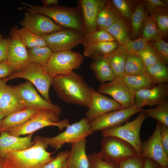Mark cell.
Masks as SVG:
<instances>
[{
	"label": "cell",
	"instance_id": "obj_1",
	"mask_svg": "<svg viewBox=\"0 0 168 168\" xmlns=\"http://www.w3.org/2000/svg\"><path fill=\"white\" fill-rule=\"evenodd\" d=\"M31 147L11 151L0 156L4 168H43L54 159L47 151L48 145L42 137L36 136Z\"/></svg>",
	"mask_w": 168,
	"mask_h": 168
},
{
	"label": "cell",
	"instance_id": "obj_2",
	"mask_svg": "<svg viewBox=\"0 0 168 168\" xmlns=\"http://www.w3.org/2000/svg\"><path fill=\"white\" fill-rule=\"evenodd\" d=\"M58 96L68 103L88 108L90 102L91 87L83 78L73 71L53 77L52 84Z\"/></svg>",
	"mask_w": 168,
	"mask_h": 168
},
{
	"label": "cell",
	"instance_id": "obj_3",
	"mask_svg": "<svg viewBox=\"0 0 168 168\" xmlns=\"http://www.w3.org/2000/svg\"><path fill=\"white\" fill-rule=\"evenodd\" d=\"M25 6L20 9L28 12L39 13L51 19L54 22L64 28L76 30L85 34L82 14L77 7L56 6L45 7L43 6L23 3Z\"/></svg>",
	"mask_w": 168,
	"mask_h": 168
},
{
	"label": "cell",
	"instance_id": "obj_4",
	"mask_svg": "<svg viewBox=\"0 0 168 168\" xmlns=\"http://www.w3.org/2000/svg\"><path fill=\"white\" fill-rule=\"evenodd\" d=\"M59 115L47 109H40L35 114L23 125L8 131L11 135L20 136L33 133L36 131L48 126H55L62 130L69 124L68 119L59 121Z\"/></svg>",
	"mask_w": 168,
	"mask_h": 168
},
{
	"label": "cell",
	"instance_id": "obj_5",
	"mask_svg": "<svg viewBox=\"0 0 168 168\" xmlns=\"http://www.w3.org/2000/svg\"><path fill=\"white\" fill-rule=\"evenodd\" d=\"M7 78L8 80L16 78L28 80L35 85L43 98L51 102L49 91L53 77L46 71L44 67L29 62Z\"/></svg>",
	"mask_w": 168,
	"mask_h": 168
},
{
	"label": "cell",
	"instance_id": "obj_6",
	"mask_svg": "<svg viewBox=\"0 0 168 168\" xmlns=\"http://www.w3.org/2000/svg\"><path fill=\"white\" fill-rule=\"evenodd\" d=\"M83 60V56L77 51L69 50L53 52L44 67L54 77L73 72L80 67Z\"/></svg>",
	"mask_w": 168,
	"mask_h": 168
},
{
	"label": "cell",
	"instance_id": "obj_7",
	"mask_svg": "<svg viewBox=\"0 0 168 168\" xmlns=\"http://www.w3.org/2000/svg\"><path fill=\"white\" fill-rule=\"evenodd\" d=\"M103 136L99 153L104 160L116 165L128 158L139 156L133 147L126 141L114 136Z\"/></svg>",
	"mask_w": 168,
	"mask_h": 168
},
{
	"label": "cell",
	"instance_id": "obj_8",
	"mask_svg": "<svg viewBox=\"0 0 168 168\" xmlns=\"http://www.w3.org/2000/svg\"><path fill=\"white\" fill-rule=\"evenodd\" d=\"M66 130L53 137H42L48 145L57 151L66 143H72L91 135L93 132L91 129L89 122L86 117L79 121L69 124Z\"/></svg>",
	"mask_w": 168,
	"mask_h": 168
},
{
	"label": "cell",
	"instance_id": "obj_9",
	"mask_svg": "<svg viewBox=\"0 0 168 168\" xmlns=\"http://www.w3.org/2000/svg\"><path fill=\"white\" fill-rule=\"evenodd\" d=\"M147 116L144 110L140 112L137 117L123 125L102 131L103 136H113L119 138L128 142L135 149L140 156L141 141L140 132L142 123Z\"/></svg>",
	"mask_w": 168,
	"mask_h": 168
},
{
	"label": "cell",
	"instance_id": "obj_10",
	"mask_svg": "<svg viewBox=\"0 0 168 168\" xmlns=\"http://www.w3.org/2000/svg\"><path fill=\"white\" fill-rule=\"evenodd\" d=\"M135 105L130 107L114 110L96 118L89 122L93 132L103 131L122 125L134 114L143 111Z\"/></svg>",
	"mask_w": 168,
	"mask_h": 168
},
{
	"label": "cell",
	"instance_id": "obj_11",
	"mask_svg": "<svg viewBox=\"0 0 168 168\" xmlns=\"http://www.w3.org/2000/svg\"><path fill=\"white\" fill-rule=\"evenodd\" d=\"M6 62L16 72L29 63L27 49L20 38L16 26L10 28Z\"/></svg>",
	"mask_w": 168,
	"mask_h": 168
},
{
	"label": "cell",
	"instance_id": "obj_12",
	"mask_svg": "<svg viewBox=\"0 0 168 168\" xmlns=\"http://www.w3.org/2000/svg\"><path fill=\"white\" fill-rule=\"evenodd\" d=\"M97 91L111 96L123 109L135 105V92L126 85L122 77H115L109 82L101 84Z\"/></svg>",
	"mask_w": 168,
	"mask_h": 168
},
{
	"label": "cell",
	"instance_id": "obj_13",
	"mask_svg": "<svg viewBox=\"0 0 168 168\" xmlns=\"http://www.w3.org/2000/svg\"><path fill=\"white\" fill-rule=\"evenodd\" d=\"M83 35L76 30L63 28L42 37L53 52L71 50L82 44Z\"/></svg>",
	"mask_w": 168,
	"mask_h": 168
},
{
	"label": "cell",
	"instance_id": "obj_14",
	"mask_svg": "<svg viewBox=\"0 0 168 168\" xmlns=\"http://www.w3.org/2000/svg\"><path fill=\"white\" fill-rule=\"evenodd\" d=\"M160 125V123L157 121L152 135L147 140L141 142L140 156L143 158L152 160L163 168H167L168 156L165 152L161 142Z\"/></svg>",
	"mask_w": 168,
	"mask_h": 168
},
{
	"label": "cell",
	"instance_id": "obj_15",
	"mask_svg": "<svg viewBox=\"0 0 168 168\" xmlns=\"http://www.w3.org/2000/svg\"><path fill=\"white\" fill-rule=\"evenodd\" d=\"M20 24L23 27L42 37L64 28L44 15L28 12L25 13Z\"/></svg>",
	"mask_w": 168,
	"mask_h": 168
},
{
	"label": "cell",
	"instance_id": "obj_16",
	"mask_svg": "<svg viewBox=\"0 0 168 168\" xmlns=\"http://www.w3.org/2000/svg\"><path fill=\"white\" fill-rule=\"evenodd\" d=\"M88 108L85 115L89 122L107 112L123 109L115 100L99 93L92 87H91L90 102Z\"/></svg>",
	"mask_w": 168,
	"mask_h": 168
},
{
	"label": "cell",
	"instance_id": "obj_17",
	"mask_svg": "<svg viewBox=\"0 0 168 168\" xmlns=\"http://www.w3.org/2000/svg\"><path fill=\"white\" fill-rule=\"evenodd\" d=\"M24 101L26 107H33L39 109H47L54 111L60 115L61 108L49 102L38 93L33 84L28 81L15 86Z\"/></svg>",
	"mask_w": 168,
	"mask_h": 168
},
{
	"label": "cell",
	"instance_id": "obj_18",
	"mask_svg": "<svg viewBox=\"0 0 168 168\" xmlns=\"http://www.w3.org/2000/svg\"><path fill=\"white\" fill-rule=\"evenodd\" d=\"M107 2L105 0H80L78 1L77 8L82 15L85 34L97 29L98 16Z\"/></svg>",
	"mask_w": 168,
	"mask_h": 168
},
{
	"label": "cell",
	"instance_id": "obj_19",
	"mask_svg": "<svg viewBox=\"0 0 168 168\" xmlns=\"http://www.w3.org/2000/svg\"><path fill=\"white\" fill-rule=\"evenodd\" d=\"M168 97V83L155 85L151 88L135 92V105L139 108L146 105L152 107L167 99Z\"/></svg>",
	"mask_w": 168,
	"mask_h": 168
},
{
	"label": "cell",
	"instance_id": "obj_20",
	"mask_svg": "<svg viewBox=\"0 0 168 168\" xmlns=\"http://www.w3.org/2000/svg\"><path fill=\"white\" fill-rule=\"evenodd\" d=\"M26 107L15 86L7 85L0 102V113L4 117Z\"/></svg>",
	"mask_w": 168,
	"mask_h": 168
},
{
	"label": "cell",
	"instance_id": "obj_21",
	"mask_svg": "<svg viewBox=\"0 0 168 168\" xmlns=\"http://www.w3.org/2000/svg\"><path fill=\"white\" fill-rule=\"evenodd\" d=\"M0 156L9 152L21 151L31 147L34 142L32 138L33 133L25 137L10 134L8 131L0 133Z\"/></svg>",
	"mask_w": 168,
	"mask_h": 168
},
{
	"label": "cell",
	"instance_id": "obj_22",
	"mask_svg": "<svg viewBox=\"0 0 168 168\" xmlns=\"http://www.w3.org/2000/svg\"><path fill=\"white\" fill-rule=\"evenodd\" d=\"M39 110L33 107H25L5 117L0 122V133L23 125Z\"/></svg>",
	"mask_w": 168,
	"mask_h": 168
},
{
	"label": "cell",
	"instance_id": "obj_23",
	"mask_svg": "<svg viewBox=\"0 0 168 168\" xmlns=\"http://www.w3.org/2000/svg\"><path fill=\"white\" fill-rule=\"evenodd\" d=\"M86 138L71 143L67 160V168H89V162L86 151Z\"/></svg>",
	"mask_w": 168,
	"mask_h": 168
},
{
	"label": "cell",
	"instance_id": "obj_24",
	"mask_svg": "<svg viewBox=\"0 0 168 168\" xmlns=\"http://www.w3.org/2000/svg\"><path fill=\"white\" fill-rule=\"evenodd\" d=\"M92 59L89 68L99 82L102 84L104 83L111 81L115 77L105 56H96Z\"/></svg>",
	"mask_w": 168,
	"mask_h": 168
},
{
	"label": "cell",
	"instance_id": "obj_25",
	"mask_svg": "<svg viewBox=\"0 0 168 168\" xmlns=\"http://www.w3.org/2000/svg\"><path fill=\"white\" fill-rule=\"evenodd\" d=\"M121 18L111 1H107L96 20L97 29L106 30Z\"/></svg>",
	"mask_w": 168,
	"mask_h": 168
},
{
	"label": "cell",
	"instance_id": "obj_26",
	"mask_svg": "<svg viewBox=\"0 0 168 168\" xmlns=\"http://www.w3.org/2000/svg\"><path fill=\"white\" fill-rule=\"evenodd\" d=\"M83 45L84 55L92 58L96 56L107 55L117 49L119 44L114 41L91 43Z\"/></svg>",
	"mask_w": 168,
	"mask_h": 168
},
{
	"label": "cell",
	"instance_id": "obj_27",
	"mask_svg": "<svg viewBox=\"0 0 168 168\" xmlns=\"http://www.w3.org/2000/svg\"><path fill=\"white\" fill-rule=\"evenodd\" d=\"M146 73L153 86L168 83V68L166 65L162 62L146 68Z\"/></svg>",
	"mask_w": 168,
	"mask_h": 168
},
{
	"label": "cell",
	"instance_id": "obj_28",
	"mask_svg": "<svg viewBox=\"0 0 168 168\" xmlns=\"http://www.w3.org/2000/svg\"><path fill=\"white\" fill-rule=\"evenodd\" d=\"M127 55L124 52L117 48L105 56L115 77H122L124 75L125 65Z\"/></svg>",
	"mask_w": 168,
	"mask_h": 168
},
{
	"label": "cell",
	"instance_id": "obj_29",
	"mask_svg": "<svg viewBox=\"0 0 168 168\" xmlns=\"http://www.w3.org/2000/svg\"><path fill=\"white\" fill-rule=\"evenodd\" d=\"M122 78L126 85L134 92L142 89L151 88L153 86L146 73L138 75L125 74Z\"/></svg>",
	"mask_w": 168,
	"mask_h": 168
},
{
	"label": "cell",
	"instance_id": "obj_30",
	"mask_svg": "<svg viewBox=\"0 0 168 168\" xmlns=\"http://www.w3.org/2000/svg\"><path fill=\"white\" fill-rule=\"evenodd\" d=\"M29 61L45 67L53 52L48 46L37 47L27 49Z\"/></svg>",
	"mask_w": 168,
	"mask_h": 168
},
{
	"label": "cell",
	"instance_id": "obj_31",
	"mask_svg": "<svg viewBox=\"0 0 168 168\" xmlns=\"http://www.w3.org/2000/svg\"><path fill=\"white\" fill-rule=\"evenodd\" d=\"M147 117L157 120L161 124L168 127V100L161 102L153 108L144 110Z\"/></svg>",
	"mask_w": 168,
	"mask_h": 168
},
{
	"label": "cell",
	"instance_id": "obj_32",
	"mask_svg": "<svg viewBox=\"0 0 168 168\" xmlns=\"http://www.w3.org/2000/svg\"><path fill=\"white\" fill-rule=\"evenodd\" d=\"M18 33L27 49L37 47L48 46L43 37L38 35L24 27L18 29Z\"/></svg>",
	"mask_w": 168,
	"mask_h": 168
},
{
	"label": "cell",
	"instance_id": "obj_33",
	"mask_svg": "<svg viewBox=\"0 0 168 168\" xmlns=\"http://www.w3.org/2000/svg\"><path fill=\"white\" fill-rule=\"evenodd\" d=\"M106 30L112 36L119 45L124 44L130 40L128 37L127 25L122 18Z\"/></svg>",
	"mask_w": 168,
	"mask_h": 168
},
{
	"label": "cell",
	"instance_id": "obj_34",
	"mask_svg": "<svg viewBox=\"0 0 168 168\" xmlns=\"http://www.w3.org/2000/svg\"><path fill=\"white\" fill-rule=\"evenodd\" d=\"M146 73V67L136 54L128 55L124 68V75H138Z\"/></svg>",
	"mask_w": 168,
	"mask_h": 168
},
{
	"label": "cell",
	"instance_id": "obj_35",
	"mask_svg": "<svg viewBox=\"0 0 168 168\" xmlns=\"http://www.w3.org/2000/svg\"><path fill=\"white\" fill-rule=\"evenodd\" d=\"M142 29V38L148 41H155L161 38L162 35L157 27L155 19L152 16H147L144 21Z\"/></svg>",
	"mask_w": 168,
	"mask_h": 168
},
{
	"label": "cell",
	"instance_id": "obj_36",
	"mask_svg": "<svg viewBox=\"0 0 168 168\" xmlns=\"http://www.w3.org/2000/svg\"><path fill=\"white\" fill-rule=\"evenodd\" d=\"M146 16L144 5L139 4L135 8L130 19L132 33L134 37H137L140 34Z\"/></svg>",
	"mask_w": 168,
	"mask_h": 168
},
{
	"label": "cell",
	"instance_id": "obj_37",
	"mask_svg": "<svg viewBox=\"0 0 168 168\" xmlns=\"http://www.w3.org/2000/svg\"><path fill=\"white\" fill-rule=\"evenodd\" d=\"M114 41H116L114 38L106 30L96 29L84 35L82 44Z\"/></svg>",
	"mask_w": 168,
	"mask_h": 168
},
{
	"label": "cell",
	"instance_id": "obj_38",
	"mask_svg": "<svg viewBox=\"0 0 168 168\" xmlns=\"http://www.w3.org/2000/svg\"><path fill=\"white\" fill-rule=\"evenodd\" d=\"M149 45L148 41L140 37L134 40H130L124 44L119 45L118 48L128 55L136 54Z\"/></svg>",
	"mask_w": 168,
	"mask_h": 168
},
{
	"label": "cell",
	"instance_id": "obj_39",
	"mask_svg": "<svg viewBox=\"0 0 168 168\" xmlns=\"http://www.w3.org/2000/svg\"><path fill=\"white\" fill-rule=\"evenodd\" d=\"M136 54L141 59L146 68L161 62L150 45L146 48L139 51Z\"/></svg>",
	"mask_w": 168,
	"mask_h": 168
},
{
	"label": "cell",
	"instance_id": "obj_40",
	"mask_svg": "<svg viewBox=\"0 0 168 168\" xmlns=\"http://www.w3.org/2000/svg\"><path fill=\"white\" fill-rule=\"evenodd\" d=\"M160 60L167 66L168 64V44L161 38L151 43L150 46Z\"/></svg>",
	"mask_w": 168,
	"mask_h": 168
},
{
	"label": "cell",
	"instance_id": "obj_41",
	"mask_svg": "<svg viewBox=\"0 0 168 168\" xmlns=\"http://www.w3.org/2000/svg\"><path fill=\"white\" fill-rule=\"evenodd\" d=\"M89 168H116V165L104 160L99 153L88 156Z\"/></svg>",
	"mask_w": 168,
	"mask_h": 168
},
{
	"label": "cell",
	"instance_id": "obj_42",
	"mask_svg": "<svg viewBox=\"0 0 168 168\" xmlns=\"http://www.w3.org/2000/svg\"><path fill=\"white\" fill-rule=\"evenodd\" d=\"M69 152L68 150L59 152L43 168H67V160Z\"/></svg>",
	"mask_w": 168,
	"mask_h": 168
},
{
	"label": "cell",
	"instance_id": "obj_43",
	"mask_svg": "<svg viewBox=\"0 0 168 168\" xmlns=\"http://www.w3.org/2000/svg\"><path fill=\"white\" fill-rule=\"evenodd\" d=\"M158 28L161 35L166 34L168 31V16L163 10L159 11L152 16Z\"/></svg>",
	"mask_w": 168,
	"mask_h": 168
},
{
	"label": "cell",
	"instance_id": "obj_44",
	"mask_svg": "<svg viewBox=\"0 0 168 168\" xmlns=\"http://www.w3.org/2000/svg\"><path fill=\"white\" fill-rule=\"evenodd\" d=\"M118 168H143L144 158L137 156L127 158L118 164Z\"/></svg>",
	"mask_w": 168,
	"mask_h": 168
},
{
	"label": "cell",
	"instance_id": "obj_45",
	"mask_svg": "<svg viewBox=\"0 0 168 168\" xmlns=\"http://www.w3.org/2000/svg\"><path fill=\"white\" fill-rule=\"evenodd\" d=\"M114 6L124 16L130 19L133 12L129 3L125 0H111Z\"/></svg>",
	"mask_w": 168,
	"mask_h": 168
},
{
	"label": "cell",
	"instance_id": "obj_46",
	"mask_svg": "<svg viewBox=\"0 0 168 168\" xmlns=\"http://www.w3.org/2000/svg\"><path fill=\"white\" fill-rule=\"evenodd\" d=\"M144 2V6L151 16L167 7L165 3L160 0H146Z\"/></svg>",
	"mask_w": 168,
	"mask_h": 168
},
{
	"label": "cell",
	"instance_id": "obj_47",
	"mask_svg": "<svg viewBox=\"0 0 168 168\" xmlns=\"http://www.w3.org/2000/svg\"><path fill=\"white\" fill-rule=\"evenodd\" d=\"M15 72L14 69L6 62L0 63V79L8 77Z\"/></svg>",
	"mask_w": 168,
	"mask_h": 168
},
{
	"label": "cell",
	"instance_id": "obj_48",
	"mask_svg": "<svg viewBox=\"0 0 168 168\" xmlns=\"http://www.w3.org/2000/svg\"><path fill=\"white\" fill-rule=\"evenodd\" d=\"M160 136L163 149L167 155L168 156V127L161 124Z\"/></svg>",
	"mask_w": 168,
	"mask_h": 168
},
{
	"label": "cell",
	"instance_id": "obj_49",
	"mask_svg": "<svg viewBox=\"0 0 168 168\" xmlns=\"http://www.w3.org/2000/svg\"><path fill=\"white\" fill-rule=\"evenodd\" d=\"M8 37L3 36L0 34V63L6 61V54Z\"/></svg>",
	"mask_w": 168,
	"mask_h": 168
},
{
	"label": "cell",
	"instance_id": "obj_50",
	"mask_svg": "<svg viewBox=\"0 0 168 168\" xmlns=\"http://www.w3.org/2000/svg\"><path fill=\"white\" fill-rule=\"evenodd\" d=\"M144 158L143 168H157V164L152 160L148 158Z\"/></svg>",
	"mask_w": 168,
	"mask_h": 168
},
{
	"label": "cell",
	"instance_id": "obj_51",
	"mask_svg": "<svg viewBox=\"0 0 168 168\" xmlns=\"http://www.w3.org/2000/svg\"><path fill=\"white\" fill-rule=\"evenodd\" d=\"M8 81L7 78L0 79V102L2 96L7 86V83Z\"/></svg>",
	"mask_w": 168,
	"mask_h": 168
},
{
	"label": "cell",
	"instance_id": "obj_52",
	"mask_svg": "<svg viewBox=\"0 0 168 168\" xmlns=\"http://www.w3.org/2000/svg\"><path fill=\"white\" fill-rule=\"evenodd\" d=\"M43 3V6L47 7L52 6H58V0H43L41 1Z\"/></svg>",
	"mask_w": 168,
	"mask_h": 168
},
{
	"label": "cell",
	"instance_id": "obj_53",
	"mask_svg": "<svg viewBox=\"0 0 168 168\" xmlns=\"http://www.w3.org/2000/svg\"><path fill=\"white\" fill-rule=\"evenodd\" d=\"M0 168H4L2 162L0 163Z\"/></svg>",
	"mask_w": 168,
	"mask_h": 168
},
{
	"label": "cell",
	"instance_id": "obj_54",
	"mask_svg": "<svg viewBox=\"0 0 168 168\" xmlns=\"http://www.w3.org/2000/svg\"><path fill=\"white\" fill-rule=\"evenodd\" d=\"M4 117L0 113V122L1 120Z\"/></svg>",
	"mask_w": 168,
	"mask_h": 168
},
{
	"label": "cell",
	"instance_id": "obj_55",
	"mask_svg": "<svg viewBox=\"0 0 168 168\" xmlns=\"http://www.w3.org/2000/svg\"><path fill=\"white\" fill-rule=\"evenodd\" d=\"M2 162V160L1 157H0V163Z\"/></svg>",
	"mask_w": 168,
	"mask_h": 168
},
{
	"label": "cell",
	"instance_id": "obj_56",
	"mask_svg": "<svg viewBox=\"0 0 168 168\" xmlns=\"http://www.w3.org/2000/svg\"><path fill=\"white\" fill-rule=\"evenodd\" d=\"M162 168V167H161V168Z\"/></svg>",
	"mask_w": 168,
	"mask_h": 168
}]
</instances>
